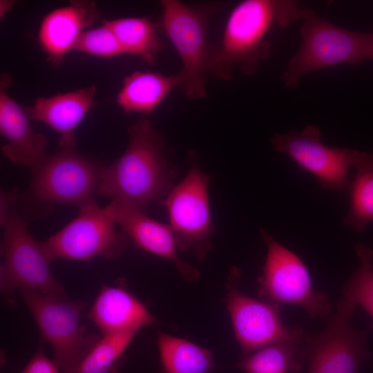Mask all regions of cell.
<instances>
[{"label":"cell","instance_id":"obj_4","mask_svg":"<svg viewBox=\"0 0 373 373\" xmlns=\"http://www.w3.org/2000/svg\"><path fill=\"white\" fill-rule=\"evenodd\" d=\"M162 26L178 54L182 68L178 73L179 88L189 99H202L206 82L211 47L207 27L219 3H186L177 0L161 1Z\"/></svg>","mask_w":373,"mask_h":373},{"label":"cell","instance_id":"obj_15","mask_svg":"<svg viewBox=\"0 0 373 373\" xmlns=\"http://www.w3.org/2000/svg\"><path fill=\"white\" fill-rule=\"evenodd\" d=\"M11 81L8 73L1 75L0 132L6 140L1 153L15 164L32 168L48 155L47 139L34 132L25 109L8 93Z\"/></svg>","mask_w":373,"mask_h":373},{"label":"cell","instance_id":"obj_7","mask_svg":"<svg viewBox=\"0 0 373 373\" xmlns=\"http://www.w3.org/2000/svg\"><path fill=\"white\" fill-rule=\"evenodd\" d=\"M19 294L37 325L41 338L51 345L53 360L61 373H74L102 338L81 323L87 303L55 298L31 289H21Z\"/></svg>","mask_w":373,"mask_h":373},{"label":"cell","instance_id":"obj_19","mask_svg":"<svg viewBox=\"0 0 373 373\" xmlns=\"http://www.w3.org/2000/svg\"><path fill=\"white\" fill-rule=\"evenodd\" d=\"M179 84L178 74L137 70L124 79L117 103L126 113L150 115Z\"/></svg>","mask_w":373,"mask_h":373},{"label":"cell","instance_id":"obj_14","mask_svg":"<svg viewBox=\"0 0 373 373\" xmlns=\"http://www.w3.org/2000/svg\"><path fill=\"white\" fill-rule=\"evenodd\" d=\"M104 208L135 246L172 262L186 281L193 282L200 277L196 268L178 257V245L169 224L159 222L135 206L120 200H111Z\"/></svg>","mask_w":373,"mask_h":373},{"label":"cell","instance_id":"obj_3","mask_svg":"<svg viewBox=\"0 0 373 373\" xmlns=\"http://www.w3.org/2000/svg\"><path fill=\"white\" fill-rule=\"evenodd\" d=\"M300 19L301 44L281 77L287 87H296L303 76L318 70L373 59V28L367 32L345 29L310 8H302Z\"/></svg>","mask_w":373,"mask_h":373},{"label":"cell","instance_id":"obj_9","mask_svg":"<svg viewBox=\"0 0 373 373\" xmlns=\"http://www.w3.org/2000/svg\"><path fill=\"white\" fill-rule=\"evenodd\" d=\"M336 307L323 330L305 332L307 373H360L363 363L372 358L367 341L373 324L364 329L352 325L358 306L348 296L341 294Z\"/></svg>","mask_w":373,"mask_h":373},{"label":"cell","instance_id":"obj_13","mask_svg":"<svg viewBox=\"0 0 373 373\" xmlns=\"http://www.w3.org/2000/svg\"><path fill=\"white\" fill-rule=\"evenodd\" d=\"M271 142L275 151L286 154L300 169L314 175L321 187L341 191L349 187V169L356 150L325 145L317 126L307 125L299 132L276 133Z\"/></svg>","mask_w":373,"mask_h":373},{"label":"cell","instance_id":"obj_18","mask_svg":"<svg viewBox=\"0 0 373 373\" xmlns=\"http://www.w3.org/2000/svg\"><path fill=\"white\" fill-rule=\"evenodd\" d=\"M88 318L102 336L134 332L157 323L146 306L124 287L104 285L90 311Z\"/></svg>","mask_w":373,"mask_h":373},{"label":"cell","instance_id":"obj_1","mask_svg":"<svg viewBox=\"0 0 373 373\" xmlns=\"http://www.w3.org/2000/svg\"><path fill=\"white\" fill-rule=\"evenodd\" d=\"M128 144L120 157L102 165L97 193L131 204L146 212L162 202L173 189L178 169L164 137L146 118L128 128Z\"/></svg>","mask_w":373,"mask_h":373},{"label":"cell","instance_id":"obj_11","mask_svg":"<svg viewBox=\"0 0 373 373\" xmlns=\"http://www.w3.org/2000/svg\"><path fill=\"white\" fill-rule=\"evenodd\" d=\"M79 209L77 216L55 234L43 242L50 260L66 259L88 262L97 256L112 260L126 248L130 240L105 208L95 201Z\"/></svg>","mask_w":373,"mask_h":373},{"label":"cell","instance_id":"obj_17","mask_svg":"<svg viewBox=\"0 0 373 373\" xmlns=\"http://www.w3.org/2000/svg\"><path fill=\"white\" fill-rule=\"evenodd\" d=\"M95 86L39 97L25 111L30 119L42 122L60 135L58 148H76L75 130L95 105Z\"/></svg>","mask_w":373,"mask_h":373},{"label":"cell","instance_id":"obj_10","mask_svg":"<svg viewBox=\"0 0 373 373\" xmlns=\"http://www.w3.org/2000/svg\"><path fill=\"white\" fill-rule=\"evenodd\" d=\"M190 167L186 175L175 185L163 202L178 247L192 251L204 260L211 247L214 233L208 187L209 176L200 170L198 154L188 152Z\"/></svg>","mask_w":373,"mask_h":373},{"label":"cell","instance_id":"obj_5","mask_svg":"<svg viewBox=\"0 0 373 373\" xmlns=\"http://www.w3.org/2000/svg\"><path fill=\"white\" fill-rule=\"evenodd\" d=\"M103 164L80 154L76 148H57L31 168L30 184L23 199L36 205L40 216L57 204L78 208L94 202Z\"/></svg>","mask_w":373,"mask_h":373},{"label":"cell","instance_id":"obj_24","mask_svg":"<svg viewBox=\"0 0 373 373\" xmlns=\"http://www.w3.org/2000/svg\"><path fill=\"white\" fill-rule=\"evenodd\" d=\"M135 334L126 332L102 336L74 373H118L122 355Z\"/></svg>","mask_w":373,"mask_h":373},{"label":"cell","instance_id":"obj_12","mask_svg":"<svg viewBox=\"0 0 373 373\" xmlns=\"http://www.w3.org/2000/svg\"><path fill=\"white\" fill-rule=\"evenodd\" d=\"M240 276V269L232 267L227 285V306L242 358L271 343L303 334L305 330L299 325L284 323L280 305L260 301L241 292L238 287Z\"/></svg>","mask_w":373,"mask_h":373},{"label":"cell","instance_id":"obj_25","mask_svg":"<svg viewBox=\"0 0 373 373\" xmlns=\"http://www.w3.org/2000/svg\"><path fill=\"white\" fill-rule=\"evenodd\" d=\"M354 250L358 266L343 285L341 294L352 299L373 318V251L361 243L356 244Z\"/></svg>","mask_w":373,"mask_h":373},{"label":"cell","instance_id":"obj_26","mask_svg":"<svg viewBox=\"0 0 373 373\" xmlns=\"http://www.w3.org/2000/svg\"><path fill=\"white\" fill-rule=\"evenodd\" d=\"M74 50L103 58L125 54L115 35L104 25L84 31Z\"/></svg>","mask_w":373,"mask_h":373},{"label":"cell","instance_id":"obj_21","mask_svg":"<svg viewBox=\"0 0 373 373\" xmlns=\"http://www.w3.org/2000/svg\"><path fill=\"white\" fill-rule=\"evenodd\" d=\"M352 166L356 173L348 187L350 206L343 224L361 233L373 221V151L356 150Z\"/></svg>","mask_w":373,"mask_h":373},{"label":"cell","instance_id":"obj_16","mask_svg":"<svg viewBox=\"0 0 373 373\" xmlns=\"http://www.w3.org/2000/svg\"><path fill=\"white\" fill-rule=\"evenodd\" d=\"M95 2L70 1L56 8L43 19L38 33L39 43L52 65H60L74 50L81 35L99 18Z\"/></svg>","mask_w":373,"mask_h":373},{"label":"cell","instance_id":"obj_2","mask_svg":"<svg viewBox=\"0 0 373 373\" xmlns=\"http://www.w3.org/2000/svg\"><path fill=\"white\" fill-rule=\"evenodd\" d=\"M302 8L291 0H244L232 9L222 40L211 47L208 72L229 80L236 66L245 75H254L271 53L266 37L274 28H285L300 19Z\"/></svg>","mask_w":373,"mask_h":373},{"label":"cell","instance_id":"obj_6","mask_svg":"<svg viewBox=\"0 0 373 373\" xmlns=\"http://www.w3.org/2000/svg\"><path fill=\"white\" fill-rule=\"evenodd\" d=\"M3 228L0 289L8 306L15 307V293L21 289H34L55 298H68L64 286L50 271L51 261L43 242L31 235L26 219L15 209H12Z\"/></svg>","mask_w":373,"mask_h":373},{"label":"cell","instance_id":"obj_8","mask_svg":"<svg viewBox=\"0 0 373 373\" xmlns=\"http://www.w3.org/2000/svg\"><path fill=\"white\" fill-rule=\"evenodd\" d=\"M267 253L258 278V296L264 301L303 307L310 318L327 321L334 314L327 296L315 291L309 272L295 253L274 240L265 229H260Z\"/></svg>","mask_w":373,"mask_h":373},{"label":"cell","instance_id":"obj_22","mask_svg":"<svg viewBox=\"0 0 373 373\" xmlns=\"http://www.w3.org/2000/svg\"><path fill=\"white\" fill-rule=\"evenodd\" d=\"M102 24L113 32L125 54L137 56L148 64L155 63L162 42L155 24L149 18L104 19Z\"/></svg>","mask_w":373,"mask_h":373},{"label":"cell","instance_id":"obj_28","mask_svg":"<svg viewBox=\"0 0 373 373\" xmlns=\"http://www.w3.org/2000/svg\"><path fill=\"white\" fill-rule=\"evenodd\" d=\"M17 189L0 191V224L4 227L8 221L12 204L19 198Z\"/></svg>","mask_w":373,"mask_h":373},{"label":"cell","instance_id":"obj_20","mask_svg":"<svg viewBox=\"0 0 373 373\" xmlns=\"http://www.w3.org/2000/svg\"><path fill=\"white\" fill-rule=\"evenodd\" d=\"M305 332L263 347L235 367L245 373H297L307 359Z\"/></svg>","mask_w":373,"mask_h":373},{"label":"cell","instance_id":"obj_27","mask_svg":"<svg viewBox=\"0 0 373 373\" xmlns=\"http://www.w3.org/2000/svg\"><path fill=\"white\" fill-rule=\"evenodd\" d=\"M19 373H61L54 360L44 353L41 343L34 355Z\"/></svg>","mask_w":373,"mask_h":373},{"label":"cell","instance_id":"obj_29","mask_svg":"<svg viewBox=\"0 0 373 373\" xmlns=\"http://www.w3.org/2000/svg\"><path fill=\"white\" fill-rule=\"evenodd\" d=\"M15 3V1L1 0L0 1V18L2 19L8 13Z\"/></svg>","mask_w":373,"mask_h":373},{"label":"cell","instance_id":"obj_23","mask_svg":"<svg viewBox=\"0 0 373 373\" xmlns=\"http://www.w3.org/2000/svg\"><path fill=\"white\" fill-rule=\"evenodd\" d=\"M164 373H207L214 367L212 353L186 340L157 333Z\"/></svg>","mask_w":373,"mask_h":373}]
</instances>
